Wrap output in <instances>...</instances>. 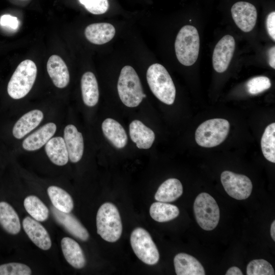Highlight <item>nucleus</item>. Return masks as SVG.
<instances>
[{
  "label": "nucleus",
  "mask_w": 275,
  "mask_h": 275,
  "mask_svg": "<svg viewBox=\"0 0 275 275\" xmlns=\"http://www.w3.org/2000/svg\"><path fill=\"white\" fill-rule=\"evenodd\" d=\"M146 77L150 90L157 99L168 105L174 103L175 87L169 72L162 65L155 63L150 66Z\"/></svg>",
  "instance_id": "nucleus-1"
},
{
  "label": "nucleus",
  "mask_w": 275,
  "mask_h": 275,
  "mask_svg": "<svg viewBox=\"0 0 275 275\" xmlns=\"http://www.w3.org/2000/svg\"><path fill=\"white\" fill-rule=\"evenodd\" d=\"M117 89L121 101L129 107L138 106L146 96L138 74L129 65L123 67L121 71Z\"/></svg>",
  "instance_id": "nucleus-2"
},
{
  "label": "nucleus",
  "mask_w": 275,
  "mask_h": 275,
  "mask_svg": "<svg viewBox=\"0 0 275 275\" xmlns=\"http://www.w3.org/2000/svg\"><path fill=\"white\" fill-rule=\"evenodd\" d=\"M97 232L104 240L114 242L121 237L122 224L119 210L112 203H103L96 215Z\"/></svg>",
  "instance_id": "nucleus-3"
},
{
  "label": "nucleus",
  "mask_w": 275,
  "mask_h": 275,
  "mask_svg": "<svg viewBox=\"0 0 275 275\" xmlns=\"http://www.w3.org/2000/svg\"><path fill=\"white\" fill-rule=\"evenodd\" d=\"M200 38L197 29L190 25L183 26L175 42V53L179 62L186 66L193 65L198 58Z\"/></svg>",
  "instance_id": "nucleus-4"
},
{
  "label": "nucleus",
  "mask_w": 275,
  "mask_h": 275,
  "mask_svg": "<svg viewBox=\"0 0 275 275\" xmlns=\"http://www.w3.org/2000/svg\"><path fill=\"white\" fill-rule=\"evenodd\" d=\"M37 69L31 60L21 62L10 78L7 87L9 95L15 99L26 96L31 90L36 78Z\"/></svg>",
  "instance_id": "nucleus-5"
},
{
  "label": "nucleus",
  "mask_w": 275,
  "mask_h": 275,
  "mask_svg": "<svg viewBox=\"0 0 275 275\" xmlns=\"http://www.w3.org/2000/svg\"><path fill=\"white\" fill-rule=\"evenodd\" d=\"M230 123L225 119L214 118L201 124L195 132V140L200 146L211 148L218 146L227 137Z\"/></svg>",
  "instance_id": "nucleus-6"
},
{
  "label": "nucleus",
  "mask_w": 275,
  "mask_h": 275,
  "mask_svg": "<svg viewBox=\"0 0 275 275\" xmlns=\"http://www.w3.org/2000/svg\"><path fill=\"white\" fill-rule=\"evenodd\" d=\"M194 211L197 223L204 230H212L217 226L220 217L219 207L208 193H202L196 197Z\"/></svg>",
  "instance_id": "nucleus-7"
},
{
  "label": "nucleus",
  "mask_w": 275,
  "mask_h": 275,
  "mask_svg": "<svg viewBox=\"0 0 275 275\" xmlns=\"http://www.w3.org/2000/svg\"><path fill=\"white\" fill-rule=\"evenodd\" d=\"M130 244L132 249L142 262L146 264H156L159 259V254L150 234L142 228H136L131 233Z\"/></svg>",
  "instance_id": "nucleus-8"
},
{
  "label": "nucleus",
  "mask_w": 275,
  "mask_h": 275,
  "mask_svg": "<svg viewBox=\"0 0 275 275\" xmlns=\"http://www.w3.org/2000/svg\"><path fill=\"white\" fill-rule=\"evenodd\" d=\"M221 181L226 193L234 199L244 200L251 194L252 181L244 175L225 171L221 174Z\"/></svg>",
  "instance_id": "nucleus-9"
},
{
  "label": "nucleus",
  "mask_w": 275,
  "mask_h": 275,
  "mask_svg": "<svg viewBox=\"0 0 275 275\" xmlns=\"http://www.w3.org/2000/svg\"><path fill=\"white\" fill-rule=\"evenodd\" d=\"M235 48V40L229 35L224 36L216 44L213 53L212 64L217 72L223 73L227 69Z\"/></svg>",
  "instance_id": "nucleus-10"
},
{
  "label": "nucleus",
  "mask_w": 275,
  "mask_h": 275,
  "mask_svg": "<svg viewBox=\"0 0 275 275\" xmlns=\"http://www.w3.org/2000/svg\"><path fill=\"white\" fill-rule=\"evenodd\" d=\"M232 18L237 26L244 32L252 31L256 25L257 12L255 7L246 2H238L231 8Z\"/></svg>",
  "instance_id": "nucleus-11"
},
{
  "label": "nucleus",
  "mask_w": 275,
  "mask_h": 275,
  "mask_svg": "<svg viewBox=\"0 0 275 275\" xmlns=\"http://www.w3.org/2000/svg\"><path fill=\"white\" fill-rule=\"evenodd\" d=\"M50 209L56 221L68 232L82 241L88 239L89 234L87 230L73 214L59 211L53 206Z\"/></svg>",
  "instance_id": "nucleus-12"
},
{
  "label": "nucleus",
  "mask_w": 275,
  "mask_h": 275,
  "mask_svg": "<svg viewBox=\"0 0 275 275\" xmlns=\"http://www.w3.org/2000/svg\"><path fill=\"white\" fill-rule=\"evenodd\" d=\"M23 228L32 241L43 250H48L51 246L50 236L45 228L37 221L30 216L22 221Z\"/></svg>",
  "instance_id": "nucleus-13"
},
{
  "label": "nucleus",
  "mask_w": 275,
  "mask_h": 275,
  "mask_svg": "<svg viewBox=\"0 0 275 275\" xmlns=\"http://www.w3.org/2000/svg\"><path fill=\"white\" fill-rule=\"evenodd\" d=\"M64 139L68 157L73 163L79 161L84 152V140L82 134L72 124L67 125L64 130Z\"/></svg>",
  "instance_id": "nucleus-14"
},
{
  "label": "nucleus",
  "mask_w": 275,
  "mask_h": 275,
  "mask_svg": "<svg viewBox=\"0 0 275 275\" xmlns=\"http://www.w3.org/2000/svg\"><path fill=\"white\" fill-rule=\"evenodd\" d=\"M47 70L57 87L64 88L68 85L70 80L69 71L60 57L54 54L49 57L47 63Z\"/></svg>",
  "instance_id": "nucleus-15"
},
{
  "label": "nucleus",
  "mask_w": 275,
  "mask_h": 275,
  "mask_svg": "<svg viewBox=\"0 0 275 275\" xmlns=\"http://www.w3.org/2000/svg\"><path fill=\"white\" fill-rule=\"evenodd\" d=\"M56 125L48 123L26 138L22 142V147L27 151H35L41 148L54 134Z\"/></svg>",
  "instance_id": "nucleus-16"
},
{
  "label": "nucleus",
  "mask_w": 275,
  "mask_h": 275,
  "mask_svg": "<svg viewBox=\"0 0 275 275\" xmlns=\"http://www.w3.org/2000/svg\"><path fill=\"white\" fill-rule=\"evenodd\" d=\"M116 33L115 27L109 23H92L86 27L85 35L91 43L101 45L111 41Z\"/></svg>",
  "instance_id": "nucleus-17"
},
{
  "label": "nucleus",
  "mask_w": 275,
  "mask_h": 275,
  "mask_svg": "<svg viewBox=\"0 0 275 275\" xmlns=\"http://www.w3.org/2000/svg\"><path fill=\"white\" fill-rule=\"evenodd\" d=\"M177 275H205L204 268L194 257L184 253L177 254L174 258Z\"/></svg>",
  "instance_id": "nucleus-18"
},
{
  "label": "nucleus",
  "mask_w": 275,
  "mask_h": 275,
  "mask_svg": "<svg viewBox=\"0 0 275 275\" xmlns=\"http://www.w3.org/2000/svg\"><path fill=\"white\" fill-rule=\"evenodd\" d=\"M129 135L131 140L139 149H149L155 140L154 132L141 121L135 120L129 125Z\"/></svg>",
  "instance_id": "nucleus-19"
},
{
  "label": "nucleus",
  "mask_w": 275,
  "mask_h": 275,
  "mask_svg": "<svg viewBox=\"0 0 275 275\" xmlns=\"http://www.w3.org/2000/svg\"><path fill=\"white\" fill-rule=\"evenodd\" d=\"M43 119V113L39 109L31 111L23 115L15 124L13 134L21 139L39 125Z\"/></svg>",
  "instance_id": "nucleus-20"
},
{
  "label": "nucleus",
  "mask_w": 275,
  "mask_h": 275,
  "mask_svg": "<svg viewBox=\"0 0 275 275\" xmlns=\"http://www.w3.org/2000/svg\"><path fill=\"white\" fill-rule=\"evenodd\" d=\"M104 136L116 148L124 147L128 140L126 132L123 126L117 121L107 118L102 123Z\"/></svg>",
  "instance_id": "nucleus-21"
},
{
  "label": "nucleus",
  "mask_w": 275,
  "mask_h": 275,
  "mask_svg": "<svg viewBox=\"0 0 275 275\" xmlns=\"http://www.w3.org/2000/svg\"><path fill=\"white\" fill-rule=\"evenodd\" d=\"M63 254L66 261L75 268H83L86 264V258L79 244L73 239L65 237L61 240Z\"/></svg>",
  "instance_id": "nucleus-22"
},
{
  "label": "nucleus",
  "mask_w": 275,
  "mask_h": 275,
  "mask_svg": "<svg viewBox=\"0 0 275 275\" xmlns=\"http://www.w3.org/2000/svg\"><path fill=\"white\" fill-rule=\"evenodd\" d=\"M45 150L47 156L54 164L62 166L68 162V153L63 138L56 136L51 138L45 144Z\"/></svg>",
  "instance_id": "nucleus-23"
},
{
  "label": "nucleus",
  "mask_w": 275,
  "mask_h": 275,
  "mask_svg": "<svg viewBox=\"0 0 275 275\" xmlns=\"http://www.w3.org/2000/svg\"><path fill=\"white\" fill-rule=\"evenodd\" d=\"M81 90L82 100L86 105L92 107L98 103L99 89L94 73L88 71L82 75L81 79Z\"/></svg>",
  "instance_id": "nucleus-24"
},
{
  "label": "nucleus",
  "mask_w": 275,
  "mask_h": 275,
  "mask_svg": "<svg viewBox=\"0 0 275 275\" xmlns=\"http://www.w3.org/2000/svg\"><path fill=\"white\" fill-rule=\"evenodd\" d=\"M183 193L181 182L176 178H170L164 181L155 194V199L159 202L169 203L179 198Z\"/></svg>",
  "instance_id": "nucleus-25"
},
{
  "label": "nucleus",
  "mask_w": 275,
  "mask_h": 275,
  "mask_svg": "<svg viewBox=\"0 0 275 275\" xmlns=\"http://www.w3.org/2000/svg\"><path fill=\"white\" fill-rule=\"evenodd\" d=\"M0 225L8 233L16 235L21 229L19 216L8 203L0 202Z\"/></svg>",
  "instance_id": "nucleus-26"
},
{
  "label": "nucleus",
  "mask_w": 275,
  "mask_h": 275,
  "mask_svg": "<svg viewBox=\"0 0 275 275\" xmlns=\"http://www.w3.org/2000/svg\"><path fill=\"white\" fill-rule=\"evenodd\" d=\"M47 194L53 206L59 211L69 213L74 207L71 196L65 190L56 186L47 188Z\"/></svg>",
  "instance_id": "nucleus-27"
},
{
  "label": "nucleus",
  "mask_w": 275,
  "mask_h": 275,
  "mask_svg": "<svg viewBox=\"0 0 275 275\" xmlns=\"http://www.w3.org/2000/svg\"><path fill=\"white\" fill-rule=\"evenodd\" d=\"M149 212L155 221L163 223L171 221L179 214L178 208L173 204L157 201L152 204Z\"/></svg>",
  "instance_id": "nucleus-28"
},
{
  "label": "nucleus",
  "mask_w": 275,
  "mask_h": 275,
  "mask_svg": "<svg viewBox=\"0 0 275 275\" xmlns=\"http://www.w3.org/2000/svg\"><path fill=\"white\" fill-rule=\"evenodd\" d=\"M23 205L28 213L35 220L40 222L46 221L49 215V210L43 202L36 196L26 197Z\"/></svg>",
  "instance_id": "nucleus-29"
},
{
  "label": "nucleus",
  "mask_w": 275,
  "mask_h": 275,
  "mask_svg": "<svg viewBox=\"0 0 275 275\" xmlns=\"http://www.w3.org/2000/svg\"><path fill=\"white\" fill-rule=\"evenodd\" d=\"M262 152L268 161L275 162V123L268 125L261 140Z\"/></svg>",
  "instance_id": "nucleus-30"
},
{
  "label": "nucleus",
  "mask_w": 275,
  "mask_h": 275,
  "mask_svg": "<svg viewBox=\"0 0 275 275\" xmlns=\"http://www.w3.org/2000/svg\"><path fill=\"white\" fill-rule=\"evenodd\" d=\"M274 270L272 265L264 259H255L250 261L247 265L248 275H274Z\"/></svg>",
  "instance_id": "nucleus-31"
},
{
  "label": "nucleus",
  "mask_w": 275,
  "mask_h": 275,
  "mask_svg": "<svg viewBox=\"0 0 275 275\" xmlns=\"http://www.w3.org/2000/svg\"><path fill=\"white\" fill-rule=\"evenodd\" d=\"M271 86L270 79L263 76H257L250 79L246 84L248 92L257 95L268 89Z\"/></svg>",
  "instance_id": "nucleus-32"
},
{
  "label": "nucleus",
  "mask_w": 275,
  "mask_h": 275,
  "mask_svg": "<svg viewBox=\"0 0 275 275\" xmlns=\"http://www.w3.org/2000/svg\"><path fill=\"white\" fill-rule=\"evenodd\" d=\"M31 268L20 263L12 262L0 265V275H30Z\"/></svg>",
  "instance_id": "nucleus-33"
},
{
  "label": "nucleus",
  "mask_w": 275,
  "mask_h": 275,
  "mask_svg": "<svg viewBox=\"0 0 275 275\" xmlns=\"http://www.w3.org/2000/svg\"><path fill=\"white\" fill-rule=\"evenodd\" d=\"M79 2L87 11L93 14H103L109 7L107 0H79Z\"/></svg>",
  "instance_id": "nucleus-34"
},
{
  "label": "nucleus",
  "mask_w": 275,
  "mask_h": 275,
  "mask_svg": "<svg viewBox=\"0 0 275 275\" xmlns=\"http://www.w3.org/2000/svg\"><path fill=\"white\" fill-rule=\"evenodd\" d=\"M0 24L3 26L16 30L19 27V21L16 17L5 14L1 16Z\"/></svg>",
  "instance_id": "nucleus-35"
},
{
  "label": "nucleus",
  "mask_w": 275,
  "mask_h": 275,
  "mask_svg": "<svg viewBox=\"0 0 275 275\" xmlns=\"http://www.w3.org/2000/svg\"><path fill=\"white\" fill-rule=\"evenodd\" d=\"M266 28L267 32L272 39L275 40V12L269 13L266 18Z\"/></svg>",
  "instance_id": "nucleus-36"
},
{
  "label": "nucleus",
  "mask_w": 275,
  "mask_h": 275,
  "mask_svg": "<svg viewBox=\"0 0 275 275\" xmlns=\"http://www.w3.org/2000/svg\"><path fill=\"white\" fill-rule=\"evenodd\" d=\"M268 62L269 65L275 69V47L274 46L270 48L268 51Z\"/></svg>",
  "instance_id": "nucleus-37"
},
{
  "label": "nucleus",
  "mask_w": 275,
  "mask_h": 275,
  "mask_svg": "<svg viewBox=\"0 0 275 275\" xmlns=\"http://www.w3.org/2000/svg\"><path fill=\"white\" fill-rule=\"evenodd\" d=\"M226 275H242L241 270L236 266H232L227 271Z\"/></svg>",
  "instance_id": "nucleus-38"
},
{
  "label": "nucleus",
  "mask_w": 275,
  "mask_h": 275,
  "mask_svg": "<svg viewBox=\"0 0 275 275\" xmlns=\"http://www.w3.org/2000/svg\"><path fill=\"white\" fill-rule=\"evenodd\" d=\"M270 235L273 241H275V221H273L270 227Z\"/></svg>",
  "instance_id": "nucleus-39"
}]
</instances>
